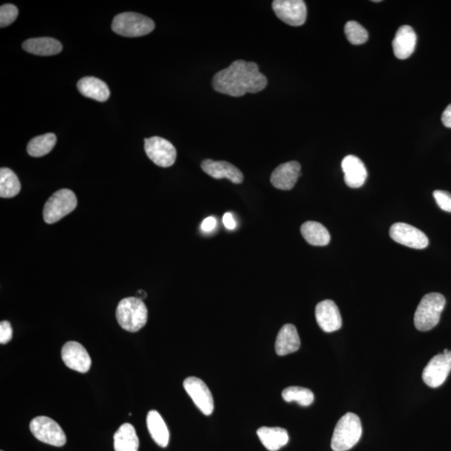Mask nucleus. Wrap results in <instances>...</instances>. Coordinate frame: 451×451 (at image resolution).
<instances>
[{"mask_svg": "<svg viewBox=\"0 0 451 451\" xmlns=\"http://www.w3.org/2000/svg\"><path fill=\"white\" fill-rule=\"evenodd\" d=\"M21 189L19 178L13 170L9 168L0 170V197L12 198L17 195Z\"/></svg>", "mask_w": 451, "mask_h": 451, "instance_id": "bb28decb", "label": "nucleus"}, {"mask_svg": "<svg viewBox=\"0 0 451 451\" xmlns=\"http://www.w3.org/2000/svg\"><path fill=\"white\" fill-rule=\"evenodd\" d=\"M146 155L154 163L161 168L172 166L177 159V150L168 140L159 136L145 139Z\"/></svg>", "mask_w": 451, "mask_h": 451, "instance_id": "1a4fd4ad", "label": "nucleus"}, {"mask_svg": "<svg viewBox=\"0 0 451 451\" xmlns=\"http://www.w3.org/2000/svg\"><path fill=\"white\" fill-rule=\"evenodd\" d=\"M300 338L294 324L283 325L276 339L275 351L279 356L290 355L298 351L300 348Z\"/></svg>", "mask_w": 451, "mask_h": 451, "instance_id": "6ab92c4d", "label": "nucleus"}, {"mask_svg": "<svg viewBox=\"0 0 451 451\" xmlns=\"http://www.w3.org/2000/svg\"><path fill=\"white\" fill-rule=\"evenodd\" d=\"M301 176V166L298 161L281 164L271 175V184L279 190L288 191L294 188Z\"/></svg>", "mask_w": 451, "mask_h": 451, "instance_id": "2eb2a0df", "label": "nucleus"}, {"mask_svg": "<svg viewBox=\"0 0 451 451\" xmlns=\"http://www.w3.org/2000/svg\"><path fill=\"white\" fill-rule=\"evenodd\" d=\"M317 323L323 331L332 333L342 327V318L334 301L324 300L315 308Z\"/></svg>", "mask_w": 451, "mask_h": 451, "instance_id": "4468645a", "label": "nucleus"}, {"mask_svg": "<svg viewBox=\"0 0 451 451\" xmlns=\"http://www.w3.org/2000/svg\"><path fill=\"white\" fill-rule=\"evenodd\" d=\"M282 397L288 403L297 402L301 406H310L315 400L314 393L310 389L299 387V386H290L283 389Z\"/></svg>", "mask_w": 451, "mask_h": 451, "instance_id": "cd10ccee", "label": "nucleus"}, {"mask_svg": "<svg viewBox=\"0 0 451 451\" xmlns=\"http://www.w3.org/2000/svg\"><path fill=\"white\" fill-rule=\"evenodd\" d=\"M451 371V351L445 348L444 352L432 357L426 365L422 379L432 388L440 387L445 383Z\"/></svg>", "mask_w": 451, "mask_h": 451, "instance_id": "6e6552de", "label": "nucleus"}, {"mask_svg": "<svg viewBox=\"0 0 451 451\" xmlns=\"http://www.w3.org/2000/svg\"><path fill=\"white\" fill-rule=\"evenodd\" d=\"M222 221L223 223H224V226L226 227V229L229 230H234L236 229V227H237V224H236V222L234 220L233 215H231V213H227L224 214V216H223Z\"/></svg>", "mask_w": 451, "mask_h": 451, "instance_id": "72a5a7b5", "label": "nucleus"}, {"mask_svg": "<svg viewBox=\"0 0 451 451\" xmlns=\"http://www.w3.org/2000/svg\"><path fill=\"white\" fill-rule=\"evenodd\" d=\"M344 32L348 42L355 46L364 44L369 39L368 31L356 21H348L345 24Z\"/></svg>", "mask_w": 451, "mask_h": 451, "instance_id": "c85d7f7f", "label": "nucleus"}, {"mask_svg": "<svg viewBox=\"0 0 451 451\" xmlns=\"http://www.w3.org/2000/svg\"><path fill=\"white\" fill-rule=\"evenodd\" d=\"M267 85V77L259 71L258 64L242 60L218 72L213 79L215 91L233 97L254 94L263 91Z\"/></svg>", "mask_w": 451, "mask_h": 451, "instance_id": "f257e3e1", "label": "nucleus"}, {"mask_svg": "<svg viewBox=\"0 0 451 451\" xmlns=\"http://www.w3.org/2000/svg\"><path fill=\"white\" fill-rule=\"evenodd\" d=\"M344 182L349 188H360L364 184L368 177L364 162L355 156L345 157L342 161Z\"/></svg>", "mask_w": 451, "mask_h": 451, "instance_id": "f3484780", "label": "nucleus"}, {"mask_svg": "<svg viewBox=\"0 0 451 451\" xmlns=\"http://www.w3.org/2000/svg\"><path fill=\"white\" fill-rule=\"evenodd\" d=\"M445 303V297L438 292L424 296L414 314V322L418 330L425 332L436 327L440 322Z\"/></svg>", "mask_w": 451, "mask_h": 451, "instance_id": "20e7f679", "label": "nucleus"}, {"mask_svg": "<svg viewBox=\"0 0 451 451\" xmlns=\"http://www.w3.org/2000/svg\"><path fill=\"white\" fill-rule=\"evenodd\" d=\"M116 315L120 326L128 332L139 331L148 322V308L143 301L136 297L121 300L118 304Z\"/></svg>", "mask_w": 451, "mask_h": 451, "instance_id": "f03ea898", "label": "nucleus"}, {"mask_svg": "<svg viewBox=\"0 0 451 451\" xmlns=\"http://www.w3.org/2000/svg\"><path fill=\"white\" fill-rule=\"evenodd\" d=\"M201 166L203 172L215 179H229L235 184H241L245 179L241 170L227 161L206 159Z\"/></svg>", "mask_w": 451, "mask_h": 451, "instance_id": "dca6fc26", "label": "nucleus"}, {"mask_svg": "<svg viewBox=\"0 0 451 451\" xmlns=\"http://www.w3.org/2000/svg\"><path fill=\"white\" fill-rule=\"evenodd\" d=\"M57 137L55 134L47 133L33 138L28 142L27 152L33 157H42L50 153L56 144Z\"/></svg>", "mask_w": 451, "mask_h": 451, "instance_id": "a878e982", "label": "nucleus"}, {"mask_svg": "<svg viewBox=\"0 0 451 451\" xmlns=\"http://www.w3.org/2000/svg\"><path fill=\"white\" fill-rule=\"evenodd\" d=\"M433 196L441 209L451 213V193L446 191L436 190L433 193Z\"/></svg>", "mask_w": 451, "mask_h": 451, "instance_id": "7c9ffc66", "label": "nucleus"}, {"mask_svg": "<svg viewBox=\"0 0 451 451\" xmlns=\"http://www.w3.org/2000/svg\"><path fill=\"white\" fill-rule=\"evenodd\" d=\"M273 9L283 22L291 26H301L306 21L307 6L303 0H275Z\"/></svg>", "mask_w": 451, "mask_h": 451, "instance_id": "9d476101", "label": "nucleus"}, {"mask_svg": "<svg viewBox=\"0 0 451 451\" xmlns=\"http://www.w3.org/2000/svg\"><path fill=\"white\" fill-rule=\"evenodd\" d=\"M146 425L153 441L161 447L168 445L170 433L163 418L156 410H150L146 417Z\"/></svg>", "mask_w": 451, "mask_h": 451, "instance_id": "5701e85b", "label": "nucleus"}, {"mask_svg": "<svg viewBox=\"0 0 451 451\" xmlns=\"http://www.w3.org/2000/svg\"><path fill=\"white\" fill-rule=\"evenodd\" d=\"M301 233L312 246L324 247L330 242V234L326 227L317 222H306L301 227Z\"/></svg>", "mask_w": 451, "mask_h": 451, "instance_id": "393cba45", "label": "nucleus"}, {"mask_svg": "<svg viewBox=\"0 0 451 451\" xmlns=\"http://www.w3.org/2000/svg\"><path fill=\"white\" fill-rule=\"evenodd\" d=\"M258 436L264 447L270 451H277L288 444L290 436L285 429L280 427H266L258 430Z\"/></svg>", "mask_w": 451, "mask_h": 451, "instance_id": "4be33fe9", "label": "nucleus"}, {"mask_svg": "<svg viewBox=\"0 0 451 451\" xmlns=\"http://www.w3.org/2000/svg\"><path fill=\"white\" fill-rule=\"evenodd\" d=\"M1 451H3V450H1Z\"/></svg>", "mask_w": 451, "mask_h": 451, "instance_id": "c9c22d12", "label": "nucleus"}, {"mask_svg": "<svg viewBox=\"0 0 451 451\" xmlns=\"http://www.w3.org/2000/svg\"><path fill=\"white\" fill-rule=\"evenodd\" d=\"M114 448L116 451H138L139 439L132 425L125 423L118 429L114 436Z\"/></svg>", "mask_w": 451, "mask_h": 451, "instance_id": "b1692460", "label": "nucleus"}, {"mask_svg": "<svg viewBox=\"0 0 451 451\" xmlns=\"http://www.w3.org/2000/svg\"><path fill=\"white\" fill-rule=\"evenodd\" d=\"M22 47L26 52L40 56L59 54L63 48L58 40L47 37L27 39L23 43Z\"/></svg>", "mask_w": 451, "mask_h": 451, "instance_id": "412c9836", "label": "nucleus"}, {"mask_svg": "<svg viewBox=\"0 0 451 451\" xmlns=\"http://www.w3.org/2000/svg\"><path fill=\"white\" fill-rule=\"evenodd\" d=\"M30 429L37 440L46 444L56 447L66 445V434L60 425L51 418L38 416L33 418Z\"/></svg>", "mask_w": 451, "mask_h": 451, "instance_id": "0eeeda50", "label": "nucleus"}, {"mask_svg": "<svg viewBox=\"0 0 451 451\" xmlns=\"http://www.w3.org/2000/svg\"><path fill=\"white\" fill-rule=\"evenodd\" d=\"M389 235L393 241L412 249H424L429 245L427 236L407 223H395L390 227Z\"/></svg>", "mask_w": 451, "mask_h": 451, "instance_id": "9b49d317", "label": "nucleus"}, {"mask_svg": "<svg viewBox=\"0 0 451 451\" xmlns=\"http://www.w3.org/2000/svg\"><path fill=\"white\" fill-rule=\"evenodd\" d=\"M13 335L11 324L8 321H2L0 323V343L6 344L10 342Z\"/></svg>", "mask_w": 451, "mask_h": 451, "instance_id": "2f4dec72", "label": "nucleus"}, {"mask_svg": "<svg viewBox=\"0 0 451 451\" xmlns=\"http://www.w3.org/2000/svg\"><path fill=\"white\" fill-rule=\"evenodd\" d=\"M62 357L69 369L80 373H87L91 366V359L83 346L76 341H70L64 345Z\"/></svg>", "mask_w": 451, "mask_h": 451, "instance_id": "ddd939ff", "label": "nucleus"}, {"mask_svg": "<svg viewBox=\"0 0 451 451\" xmlns=\"http://www.w3.org/2000/svg\"><path fill=\"white\" fill-rule=\"evenodd\" d=\"M154 28L152 19L132 12L116 15L112 22L113 31L124 37H140L150 34Z\"/></svg>", "mask_w": 451, "mask_h": 451, "instance_id": "39448f33", "label": "nucleus"}, {"mask_svg": "<svg viewBox=\"0 0 451 451\" xmlns=\"http://www.w3.org/2000/svg\"><path fill=\"white\" fill-rule=\"evenodd\" d=\"M442 123L445 127L451 129V104L447 107L442 114Z\"/></svg>", "mask_w": 451, "mask_h": 451, "instance_id": "f704fd0d", "label": "nucleus"}, {"mask_svg": "<svg viewBox=\"0 0 451 451\" xmlns=\"http://www.w3.org/2000/svg\"><path fill=\"white\" fill-rule=\"evenodd\" d=\"M417 42V36L412 27L401 26L397 30L393 40V54L400 60L409 58L414 51Z\"/></svg>", "mask_w": 451, "mask_h": 451, "instance_id": "a211bd4d", "label": "nucleus"}, {"mask_svg": "<svg viewBox=\"0 0 451 451\" xmlns=\"http://www.w3.org/2000/svg\"><path fill=\"white\" fill-rule=\"evenodd\" d=\"M77 206L76 194L69 189L57 191L48 199L43 211L44 220L53 224L67 216Z\"/></svg>", "mask_w": 451, "mask_h": 451, "instance_id": "423d86ee", "label": "nucleus"}, {"mask_svg": "<svg viewBox=\"0 0 451 451\" xmlns=\"http://www.w3.org/2000/svg\"><path fill=\"white\" fill-rule=\"evenodd\" d=\"M216 226V218L213 217H209L202 222L201 227L203 231H205V233H209V231H213Z\"/></svg>", "mask_w": 451, "mask_h": 451, "instance_id": "473e14b6", "label": "nucleus"}, {"mask_svg": "<svg viewBox=\"0 0 451 451\" xmlns=\"http://www.w3.org/2000/svg\"><path fill=\"white\" fill-rule=\"evenodd\" d=\"M77 88L84 96L100 103L107 101L111 95L108 85L96 77H84L77 83Z\"/></svg>", "mask_w": 451, "mask_h": 451, "instance_id": "aec40b11", "label": "nucleus"}, {"mask_svg": "<svg viewBox=\"0 0 451 451\" xmlns=\"http://www.w3.org/2000/svg\"><path fill=\"white\" fill-rule=\"evenodd\" d=\"M362 436V425L357 414L347 413L337 423L331 441L334 451H346L353 448Z\"/></svg>", "mask_w": 451, "mask_h": 451, "instance_id": "7ed1b4c3", "label": "nucleus"}, {"mask_svg": "<svg viewBox=\"0 0 451 451\" xmlns=\"http://www.w3.org/2000/svg\"><path fill=\"white\" fill-rule=\"evenodd\" d=\"M184 389L192 398L194 404L205 416H210L214 410L212 393L207 385L197 377H188L184 382Z\"/></svg>", "mask_w": 451, "mask_h": 451, "instance_id": "f8f14e48", "label": "nucleus"}, {"mask_svg": "<svg viewBox=\"0 0 451 451\" xmlns=\"http://www.w3.org/2000/svg\"><path fill=\"white\" fill-rule=\"evenodd\" d=\"M19 15L17 7L11 3H6L0 8V26L1 28L10 26L15 21Z\"/></svg>", "mask_w": 451, "mask_h": 451, "instance_id": "c756f323", "label": "nucleus"}]
</instances>
